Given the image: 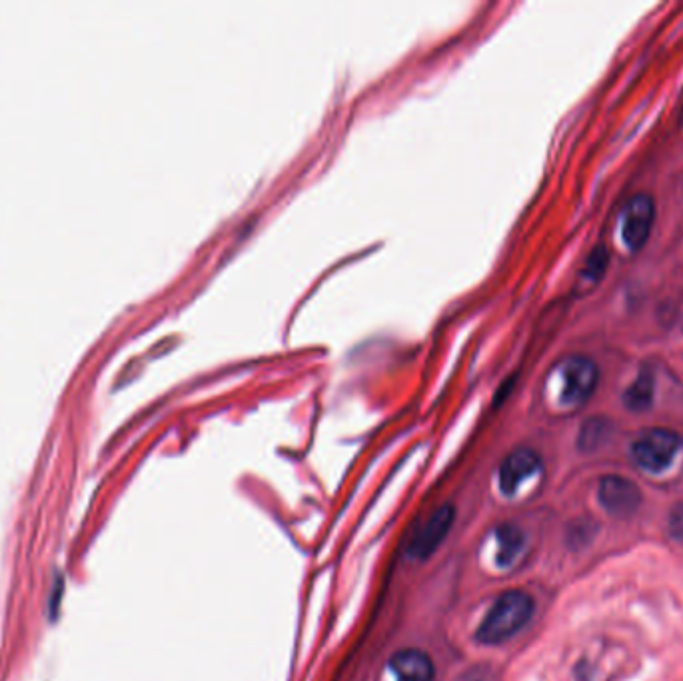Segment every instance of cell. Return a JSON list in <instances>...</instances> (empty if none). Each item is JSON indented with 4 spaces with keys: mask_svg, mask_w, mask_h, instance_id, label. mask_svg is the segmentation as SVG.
I'll return each instance as SVG.
<instances>
[{
    "mask_svg": "<svg viewBox=\"0 0 683 681\" xmlns=\"http://www.w3.org/2000/svg\"><path fill=\"white\" fill-rule=\"evenodd\" d=\"M454 508L452 506H442L436 510L426 524L412 536L408 544V556L412 560H426L430 558L440 544L446 540L452 524H454Z\"/></svg>",
    "mask_w": 683,
    "mask_h": 681,
    "instance_id": "277c9868",
    "label": "cell"
},
{
    "mask_svg": "<svg viewBox=\"0 0 683 681\" xmlns=\"http://www.w3.org/2000/svg\"><path fill=\"white\" fill-rule=\"evenodd\" d=\"M498 564L510 566L520 556L524 546V534L516 526H502L498 528Z\"/></svg>",
    "mask_w": 683,
    "mask_h": 681,
    "instance_id": "30bf717a",
    "label": "cell"
},
{
    "mask_svg": "<svg viewBox=\"0 0 683 681\" xmlns=\"http://www.w3.org/2000/svg\"><path fill=\"white\" fill-rule=\"evenodd\" d=\"M558 368L562 376L560 402L564 406L584 404L596 390L598 366L586 356H570Z\"/></svg>",
    "mask_w": 683,
    "mask_h": 681,
    "instance_id": "3957f363",
    "label": "cell"
},
{
    "mask_svg": "<svg viewBox=\"0 0 683 681\" xmlns=\"http://www.w3.org/2000/svg\"><path fill=\"white\" fill-rule=\"evenodd\" d=\"M534 600L520 592L512 590L502 594L496 604L490 608L486 618L482 620L476 638L486 646H498L514 638L532 618Z\"/></svg>",
    "mask_w": 683,
    "mask_h": 681,
    "instance_id": "6da1fadb",
    "label": "cell"
},
{
    "mask_svg": "<svg viewBox=\"0 0 683 681\" xmlns=\"http://www.w3.org/2000/svg\"><path fill=\"white\" fill-rule=\"evenodd\" d=\"M542 468L540 456L530 448H518L506 456L500 466V488L506 496H514L520 486L538 474Z\"/></svg>",
    "mask_w": 683,
    "mask_h": 681,
    "instance_id": "8992f818",
    "label": "cell"
},
{
    "mask_svg": "<svg viewBox=\"0 0 683 681\" xmlns=\"http://www.w3.org/2000/svg\"><path fill=\"white\" fill-rule=\"evenodd\" d=\"M670 530L672 536L683 544V506H676L670 514Z\"/></svg>",
    "mask_w": 683,
    "mask_h": 681,
    "instance_id": "7c38bea8",
    "label": "cell"
},
{
    "mask_svg": "<svg viewBox=\"0 0 683 681\" xmlns=\"http://www.w3.org/2000/svg\"><path fill=\"white\" fill-rule=\"evenodd\" d=\"M654 392H656V384H654V376L650 372H642L638 376V380L626 390L624 402L630 410L634 412H644L652 406L654 402Z\"/></svg>",
    "mask_w": 683,
    "mask_h": 681,
    "instance_id": "9c48e42d",
    "label": "cell"
},
{
    "mask_svg": "<svg viewBox=\"0 0 683 681\" xmlns=\"http://www.w3.org/2000/svg\"><path fill=\"white\" fill-rule=\"evenodd\" d=\"M396 681H434V664L428 654L420 650H404L388 662Z\"/></svg>",
    "mask_w": 683,
    "mask_h": 681,
    "instance_id": "ba28073f",
    "label": "cell"
},
{
    "mask_svg": "<svg viewBox=\"0 0 683 681\" xmlns=\"http://www.w3.org/2000/svg\"><path fill=\"white\" fill-rule=\"evenodd\" d=\"M654 218H656V204L650 194H640L632 198V202L626 208L624 228H622L624 242L630 250H640L648 242L652 226H654Z\"/></svg>",
    "mask_w": 683,
    "mask_h": 681,
    "instance_id": "5b68a950",
    "label": "cell"
},
{
    "mask_svg": "<svg viewBox=\"0 0 683 681\" xmlns=\"http://www.w3.org/2000/svg\"><path fill=\"white\" fill-rule=\"evenodd\" d=\"M608 264H610V252L606 246H598L592 250L584 270H582V282H586V286H596L602 282V278L606 276V270H608Z\"/></svg>",
    "mask_w": 683,
    "mask_h": 681,
    "instance_id": "8fae6325",
    "label": "cell"
},
{
    "mask_svg": "<svg viewBox=\"0 0 683 681\" xmlns=\"http://www.w3.org/2000/svg\"><path fill=\"white\" fill-rule=\"evenodd\" d=\"M682 448V438L664 428L648 430L634 442V458L636 462L650 472H664L672 466L676 454Z\"/></svg>",
    "mask_w": 683,
    "mask_h": 681,
    "instance_id": "7a4b0ae2",
    "label": "cell"
},
{
    "mask_svg": "<svg viewBox=\"0 0 683 681\" xmlns=\"http://www.w3.org/2000/svg\"><path fill=\"white\" fill-rule=\"evenodd\" d=\"M600 502L614 516H628L640 506L642 494L634 482L620 476H606L600 482Z\"/></svg>",
    "mask_w": 683,
    "mask_h": 681,
    "instance_id": "52a82bcc",
    "label": "cell"
}]
</instances>
